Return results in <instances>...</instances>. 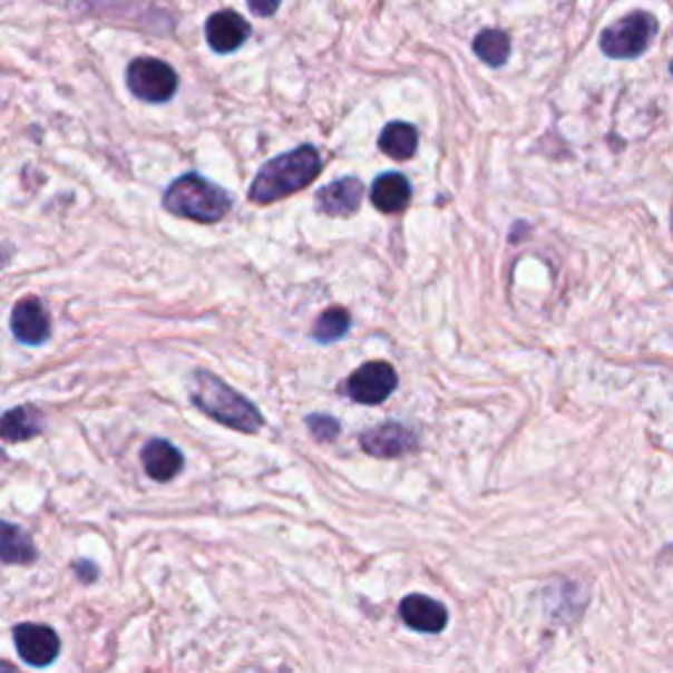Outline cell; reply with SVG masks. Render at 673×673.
I'll list each match as a JSON object with an SVG mask.
<instances>
[{
	"label": "cell",
	"mask_w": 673,
	"mask_h": 673,
	"mask_svg": "<svg viewBox=\"0 0 673 673\" xmlns=\"http://www.w3.org/2000/svg\"><path fill=\"white\" fill-rule=\"evenodd\" d=\"M42 427H46V419H42L38 408L32 406L11 408L9 413L0 416V440L6 442L35 440V437L42 435Z\"/></svg>",
	"instance_id": "5bb4252c"
},
{
	"label": "cell",
	"mask_w": 673,
	"mask_h": 673,
	"mask_svg": "<svg viewBox=\"0 0 673 673\" xmlns=\"http://www.w3.org/2000/svg\"><path fill=\"white\" fill-rule=\"evenodd\" d=\"M371 203L382 214H400L411 203V182L402 174H382L371 185Z\"/></svg>",
	"instance_id": "4fadbf2b"
},
{
	"label": "cell",
	"mask_w": 673,
	"mask_h": 673,
	"mask_svg": "<svg viewBox=\"0 0 673 673\" xmlns=\"http://www.w3.org/2000/svg\"><path fill=\"white\" fill-rule=\"evenodd\" d=\"M400 616L413 632L437 634L448 626V608L427 595H408L400 603Z\"/></svg>",
	"instance_id": "7c38bea8"
},
{
	"label": "cell",
	"mask_w": 673,
	"mask_h": 673,
	"mask_svg": "<svg viewBox=\"0 0 673 673\" xmlns=\"http://www.w3.org/2000/svg\"><path fill=\"white\" fill-rule=\"evenodd\" d=\"M671 75H673V64H671Z\"/></svg>",
	"instance_id": "d4e9b609"
},
{
	"label": "cell",
	"mask_w": 673,
	"mask_h": 673,
	"mask_svg": "<svg viewBox=\"0 0 673 673\" xmlns=\"http://www.w3.org/2000/svg\"><path fill=\"white\" fill-rule=\"evenodd\" d=\"M350 329V313L345 309H329L319 316L316 326H313V340L321 342V345H329V342L342 340Z\"/></svg>",
	"instance_id": "d6986e66"
},
{
	"label": "cell",
	"mask_w": 673,
	"mask_h": 673,
	"mask_svg": "<svg viewBox=\"0 0 673 673\" xmlns=\"http://www.w3.org/2000/svg\"><path fill=\"white\" fill-rule=\"evenodd\" d=\"M77 574L79 576L87 574V576H90V582H92L95 576H98V570H95V566H90V563H85V566H82V563H77Z\"/></svg>",
	"instance_id": "7402d4cb"
},
{
	"label": "cell",
	"mask_w": 673,
	"mask_h": 673,
	"mask_svg": "<svg viewBox=\"0 0 673 673\" xmlns=\"http://www.w3.org/2000/svg\"><path fill=\"white\" fill-rule=\"evenodd\" d=\"M164 208L189 222L216 224L232 211V195L197 174H185L166 189Z\"/></svg>",
	"instance_id": "3957f363"
},
{
	"label": "cell",
	"mask_w": 673,
	"mask_h": 673,
	"mask_svg": "<svg viewBox=\"0 0 673 673\" xmlns=\"http://www.w3.org/2000/svg\"><path fill=\"white\" fill-rule=\"evenodd\" d=\"M13 642H17L21 661L35 665V669L50 665L61 653V640L50 626L21 624L13 628Z\"/></svg>",
	"instance_id": "52a82bcc"
},
{
	"label": "cell",
	"mask_w": 673,
	"mask_h": 673,
	"mask_svg": "<svg viewBox=\"0 0 673 673\" xmlns=\"http://www.w3.org/2000/svg\"><path fill=\"white\" fill-rule=\"evenodd\" d=\"M0 673H17V671H13L9 663H3V661H0Z\"/></svg>",
	"instance_id": "cb8c5ba5"
},
{
	"label": "cell",
	"mask_w": 673,
	"mask_h": 673,
	"mask_svg": "<svg viewBox=\"0 0 673 673\" xmlns=\"http://www.w3.org/2000/svg\"><path fill=\"white\" fill-rule=\"evenodd\" d=\"M9 259H11V247L9 245H0V269H3L6 263H9Z\"/></svg>",
	"instance_id": "603a6c76"
},
{
	"label": "cell",
	"mask_w": 673,
	"mask_h": 673,
	"mask_svg": "<svg viewBox=\"0 0 673 673\" xmlns=\"http://www.w3.org/2000/svg\"><path fill=\"white\" fill-rule=\"evenodd\" d=\"M177 71L158 58H135L127 69L129 92L145 104H168L177 92Z\"/></svg>",
	"instance_id": "5b68a950"
},
{
	"label": "cell",
	"mask_w": 673,
	"mask_h": 673,
	"mask_svg": "<svg viewBox=\"0 0 673 673\" xmlns=\"http://www.w3.org/2000/svg\"><path fill=\"white\" fill-rule=\"evenodd\" d=\"M185 466L182 452L166 440H150L143 450V468L150 479L168 481L174 479Z\"/></svg>",
	"instance_id": "9a60e30c"
},
{
	"label": "cell",
	"mask_w": 673,
	"mask_h": 673,
	"mask_svg": "<svg viewBox=\"0 0 673 673\" xmlns=\"http://www.w3.org/2000/svg\"><path fill=\"white\" fill-rule=\"evenodd\" d=\"M657 35V19L647 11H634L628 17L618 19L616 25L605 27L599 35V50L608 58H621L632 61L640 58L650 48V42Z\"/></svg>",
	"instance_id": "277c9868"
},
{
	"label": "cell",
	"mask_w": 673,
	"mask_h": 673,
	"mask_svg": "<svg viewBox=\"0 0 673 673\" xmlns=\"http://www.w3.org/2000/svg\"><path fill=\"white\" fill-rule=\"evenodd\" d=\"M189 398H193L203 413L234 431L255 435L263 427V416L259 413V408L237 390H232L230 384H224L222 379L208 374V371H195Z\"/></svg>",
	"instance_id": "7a4b0ae2"
},
{
	"label": "cell",
	"mask_w": 673,
	"mask_h": 673,
	"mask_svg": "<svg viewBox=\"0 0 673 673\" xmlns=\"http://www.w3.org/2000/svg\"><path fill=\"white\" fill-rule=\"evenodd\" d=\"M474 53L487 66H503L510 58V38L503 29H481L474 38Z\"/></svg>",
	"instance_id": "ac0fdd59"
},
{
	"label": "cell",
	"mask_w": 673,
	"mask_h": 673,
	"mask_svg": "<svg viewBox=\"0 0 673 673\" xmlns=\"http://www.w3.org/2000/svg\"><path fill=\"white\" fill-rule=\"evenodd\" d=\"M282 0H247V6H251V11L255 17H274L276 9H280Z\"/></svg>",
	"instance_id": "44dd1931"
},
{
	"label": "cell",
	"mask_w": 673,
	"mask_h": 673,
	"mask_svg": "<svg viewBox=\"0 0 673 673\" xmlns=\"http://www.w3.org/2000/svg\"><path fill=\"white\" fill-rule=\"evenodd\" d=\"M251 38V25L237 11H218L206 21V40L216 53H234Z\"/></svg>",
	"instance_id": "8fae6325"
},
{
	"label": "cell",
	"mask_w": 673,
	"mask_h": 673,
	"mask_svg": "<svg viewBox=\"0 0 673 673\" xmlns=\"http://www.w3.org/2000/svg\"><path fill=\"white\" fill-rule=\"evenodd\" d=\"M11 332L25 345H42L50 336V316L38 298H25L13 305Z\"/></svg>",
	"instance_id": "9c48e42d"
},
{
	"label": "cell",
	"mask_w": 673,
	"mask_h": 673,
	"mask_svg": "<svg viewBox=\"0 0 673 673\" xmlns=\"http://www.w3.org/2000/svg\"><path fill=\"white\" fill-rule=\"evenodd\" d=\"M361 448L374 458H400L419 448V440L402 423H382L361 435Z\"/></svg>",
	"instance_id": "ba28073f"
},
{
	"label": "cell",
	"mask_w": 673,
	"mask_h": 673,
	"mask_svg": "<svg viewBox=\"0 0 673 673\" xmlns=\"http://www.w3.org/2000/svg\"><path fill=\"white\" fill-rule=\"evenodd\" d=\"M309 429L319 442L334 440V437L340 435V423H336L334 419H329V416H309Z\"/></svg>",
	"instance_id": "ffe728a7"
},
{
	"label": "cell",
	"mask_w": 673,
	"mask_h": 673,
	"mask_svg": "<svg viewBox=\"0 0 673 673\" xmlns=\"http://www.w3.org/2000/svg\"><path fill=\"white\" fill-rule=\"evenodd\" d=\"M671 230H673V218H671Z\"/></svg>",
	"instance_id": "484cf974"
},
{
	"label": "cell",
	"mask_w": 673,
	"mask_h": 673,
	"mask_svg": "<svg viewBox=\"0 0 673 673\" xmlns=\"http://www.w3.org/2000/svg\"><path fill=\"white\" fill-rule=\"evenodd\" d=\"M394 387H398V371H394V365L384 361H371L353 371V377L345 382V392L355 402H363V406H379V402L390 398Z\"/></svg>",
	"instance_id": "8992f818"
},
{
	"label": "cell",
	"mask_w": 673,
	"mask_h": 673,
	"mask_svg": "<svg viewBox=\"0 0 673 673\" xmlns=\"http://www.w3.org/2000/svg\"><path fill=\"white\" fill-rule=\"evenodd\" d=\"M365 197V187L361 179L345 177L336 179L324 189H319L316 195V208L326 216H353L358 214Z\"/></svg>",
	"instance_id": "30bf717a"
},
{
	"label": "cell",
	"mask_w": 673,
	"mask_h": 673,
	"mask_svg": "<svg viewBox=\"0 0 673 673\" xmlns=\"http://www.w3.org/2000/svg\"><path fill=\"white\" fill-rule=\"evenodd\" d=\"M319 174V150L313 148V145H300V148L269 160L259 172V177L253 179L247 197H251L253 203H259V206H269V203H276L282 201V197L295 195L300 189L313 185V179H316Z\"/></svg>",
	"instance_id": "6da1fadb"
},
{
	"label": "cell",
	"mask_w": 673,
	"mask_h": 673,
	"mask_svg": "<svg viewBox=\"0 0 673 673\" xmlns=\"http://www.w3.org/2000/svg\"><path fill=\"white\" fill-rule=\"evenodd\" d=\"M0 560L9 566H21V563L38 560V547L29 539L27 531L9 521H0Z\"/></svg>",
	"instance_id": "e0dca14e"
},
{
	"label": "cell",
	"mask_w": 673,
	"mask_h": 673,
	"mask_svg": "<svg viewBox=\"0 0 673 673\" xmlns=\"http://www.w3.org/2000/svg\"><path fill=\"white\" fill-rule=\"evenodd\" d=\"M379 148H382L384 156H390L394 160L413 158L416 148H419V131H416L413 124L408 121L387 124L382 135H379Z\"/></svg>",
	"instance_id": "2e32d148"
}]
</instances>
